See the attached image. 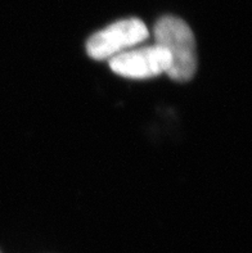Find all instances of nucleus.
<instances>
[{
  "label": "nucleus",
  "mask_w": 252,
  "mask_h": 253,
  "mask_svg": "<svg viewBox=\"0 0 252 253\" xmlns=\"http://www.w3.org/2000/svg\"><path fill=\"white\" fill-rule=\"evenodd\" d=\"M147 38L148 29L142 19H121L90 36L86 42V51L97 61L111 59L138 46Z\"/></svg>",
  "instance_id": "f03ea898"
},
{
  "label": "nucleus",
  "mask_w": 252,
  "mask_h": 253,
  "mask_svg": "<svg viewBox=\"0 0 252 253\" xmlns=\"http://www.w3.org/2000/svg\"><path fill=\"white\" fill-rule=\"evenodd\" d=\"M170 64L167 51L157 44L135 46L109 59L111 70L128 79H150L167 74Z\"/></svg>",
  "instance_id": "7ed1b4c3"
},
{
  "label": "nucleus",
  "mask_w": 252,
  "mask_h": 253,
  "mask_svg": "<svg viewBox=\"0 0 252 253\" xmlns=\"http://www.w3.org/2000/svg\"><path fill=\"white\" fill-rule=\"evenodd\" d=\"M154 44L162 46L170 57L167 74L172 80L188 81L197 70V51L193 31L182 18L161 17L154 26Z\"/></svg>",
  "instance_id": "f257e3e1"
}]
</instances>
